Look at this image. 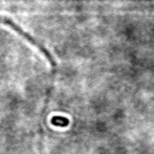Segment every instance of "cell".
I'll return each instance as SVG.
<instances>
[{"label":"cell","mask_w":154,"mask_h":154,"mask_svg":"<svg viewBox=\"0 0 154 154\" xmlns=\"http://www.w3.org/2000/svg\"><path fill=\"white\" fill-rule=\"evenodd\" d=\"M0 23H2V24H5V25L10 26V28H11V29H13L17 34L22 35L26 41H29L30 43H32L34 46H36V47H37V48H38V49H40V51L46 55V58L49 60V63H51L53 66H55V61H54V59L52 58L51 53H49V52H48V51H47V49H46V48H45V47H43L38 41H36L31 35H29V34H28V32H25L20 26H18V25L12 20V19H10V18H7V17H4V16H0Z\"/></svg>","instance_id":"6da1fadb"},{"label":"cell","mask_w":154,"mask_h":154,"mask_svg":"<svg viewBox=\"0 0 154 154\" xmlns=\"http://www.w3.org/2000/svg\"><path fill=\"white\" fill-rule=\"evenodd\" d=\"M51 123L52 125L54 126H61V128H65L69 125V119L66 117H63V116H53L52 119H51Z\"/></svg>","instance_id":"7a4b0ae2"}]
</instances>
